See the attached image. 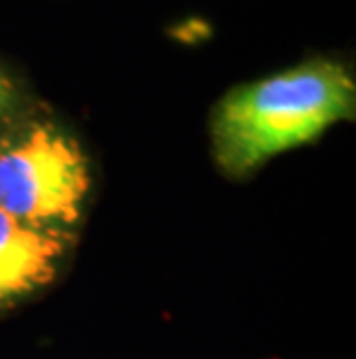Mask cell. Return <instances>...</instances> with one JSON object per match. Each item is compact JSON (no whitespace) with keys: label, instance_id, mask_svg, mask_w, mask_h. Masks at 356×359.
<instances>
[{"label":"cell","instance_id":"obj_1","mask_svg":"<svg viewBox=\"0 0 356 359\" xmlns=\"http://www.w3.org/2000/svg\"><path fill=\"white\" fill-rule=\"evenodd\" d=\"M354 107L352 74L333 60H308L236 86L211 118L215 163L229 177H245L266 160L352 118Z\"/></svg>","mask_w":356,"mask_h":359},{"label":"cell","instance_id":"obj_2","mask_svg":"<svg viewBox=\"0 0 356 359\" xmlns=\"http://www.w3.org/2000/svg\"><path fill=\"white\" fill-rule=\"evenodd\" d=\"M88 186L86 156L54 126H30L0 149V209L21 223L65 232Z\"/></svg>","mask_w":356,"mask_h":359},{"label":"cell","instance_id":"obj_3","mask_svg":"<svg viewBox=\"0 0 356 359\" xmlns=\"http://www.w3.org/2000/svg\"><path fill=\"white\" fill-rule=\"evenodd\" d=\"M65 246V232L21 223L0 209V304L26 297L54 278Z\"/></svg>","mask_w":356,"mask_h":359},{"label":"cell","instance_id":"obj_4","mask_svg":"<svg viewBox=\"0 0 356 359\" xmlns=\"http://www.w3.org/2000/svg\"><path fill=\"white\" fill-rule=\"evenodd\" d=\"M12 97H14V90H12V83L7 81V77L0 72V116L5 114L7 107L12 104Z\"/></svg>","mask_w":356,"mask_h":359}]
</instances>
